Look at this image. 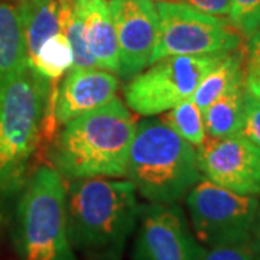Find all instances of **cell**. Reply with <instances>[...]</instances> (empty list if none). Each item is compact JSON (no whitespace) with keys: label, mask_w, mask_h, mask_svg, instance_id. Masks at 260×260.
I'll return each instance as SVG.
<instances>
[{"label":"cell","mask_w":260,"mask_h":260,"mask_svg":"<svg viewBox=\"0 0 260 260\" xmlns=\"http://www.w3.org/2000/svg\"><path fill=\"white\" fill-rule=\"evenodd\" d=\"M68 239L91 260H120L133 234L140 204L129 179H68L65 185Z\"/></svg>","instance_id":"1"},{"label":"cell","mask_w":260,"mask_h":260,"mask_svg":"<svg viewBox=\"0 0 260 260\" xmlns=\"http://www.w3.org/2000/svg\"><path fill=\"white\" fill-rule=\"evenodd\" d=\"M136 121L119 99L65 123L49 148V159L67 179L126 177Z\"/></svg>","instance_id":"2"},{"label":"cell","mask_w":260,"mask_h":260,"mask_svg":"<svg viewBox=\"0 0 260 260\" xmlns=\"http://www.w3.org/2000/svg\"><path fill=\"white\" fill-rule=\"evenodd\" d=\"M51 83L29 65L0 81V198L19 194L28 181Z\"/></svg>","instance_id":"3"},{"label":"cell","mask_w":260,"mask_h":260,"mask_svg":"<svg viewBox=\"0 0 260 260\" xmlns=\"http://www.w3.org/2000/svg\"><path fill=\"white\" fill-rule=\"evenodd\" d=\"M126 177L148 203L172 204L203 178L194 146L159 119L136 123Z\"/></svg>","instance_id":"4"},{"label":"cell","mask_w":260,"mask_h":260,"mask_svg":"<svg viewBox=\"0 0 260 260\" xmlns=\"http://www.w3.org/2000/svg\"><path fill=\"white\" fill-rule=\"evenodd\" d=\"M15 244L20 260H77L67 230L64 178L55 168L35 169L20 191Z\"/></svg>","instance_id":"5"},{"label":"cell","mask_w":260,"mask_h":260,"mask_svg":"<svg viewBox=\"0 0 260 260\" xmlns=\"http://www.w3.org/2000/svg\"><path fill=\"white\" fill-rule=\"evenodd\" d=\"M229 52L172 55L152 62L146 71L130 78L124 102L139 116L160 114L191 99L205 75Z\"/></svg>","instance_id":"6"},{"label":"cell","mask_w":260,"mask_h":260,"mask_svg":"<svg viewBox=\"0 0 260 260\" xmlns=\"http://www.w3.org/2000/svg\"><path fill=\"white\" fill-rule=\"evenodd\" d=\"M156 9L158 39L149 65L165 56L232 52L242 47L240 32L223 16L169 0H160Z\"/></svg>","instance_id":"7"},{"label":"cell","mask_w":260,"mask_h":260,"mask_svg":"<svg viewBox=\"0 0 260 260\" xmlns=\"http://www.w3.org/2000/svg\"><path fill=\"white\" fill-rule=\"evenodd\" d=\"M185 203L194 236L208 247L247 244L259 207V197L242 195L201 178Z\"/></svg>","instance_id":"8"},{"label":"cell","mask_w":260,"mask_h":260,"mask_svg":"<svg viewBox=\"0 0 260 260\" xmlns=\"http://www.w3.org/2000/svg\"><path fill=\"white\" fill-rule=\"evenodd\" d=\"M133 244V260H198L204 247L177 204L140 205Z\"/></svg>","instance_id":"9"},{"label":"cell","mask_w":260,"mask_h":260,"mask_svg":"<svg viewBox=\"0 0 260 260\" xmlns=\"http://www.w3.org/2000/svg\"><path fill=\"white\" fill-rule=\"evenodd\" d=\"M195 150L203 178L237 194L260 197V148L243 135L208 136Z\"/></svg>","instance_id":"10"},{"label":"cell","mask_w":260,"mask_h":260,"mask_svg":"<svg viewBox=\"0 0 260 260\" xmlns=\"http://www.w3.org/2000/svg\"><path fill=\"white\" fill-rule=\"evenodd\" d=\"M109 8L119 45V75L129 80L150 62L158 39V9L152 0H110Z\"/></svg>","instance_id":"11"},{"label":"cell","mask_w":260,"mask_h":260,"mask_svg":"<svg viewBox=\"0 0 260 260\" xmlns=\"http://www.w3.org/2000/svg\"><path fill=\"white\" fill-rule=\"evenodd\" d=\"M119 88L117 78L102 68H71L58 87L55 119L64 126L78 116L97 110L113 99Z\"/></svg>","instance_id":"12"},{"label":"cell","mask_w":260,"mask_h":260,"mask_svg":"<svg viewBox=\"0 0 260 260\" xmlns=\"http://www.w3.org/2000/svg\"><path fill=\"white\" fill-rule=\"evenodd\" d=\"M97 68L119 73V45L107 0H74Z\"/></svg>","instance_id":"13"},{"label":"cell","mask_w":260,"mask_h":260,"mask_svg":"<svg viewBox=\"0 0 260 260\" xmlns=\"http://www.w3.org/2000/svg\"><path fill=\"white\" fill-rule=\"evenodd\" d=\"M28 61L39 47L59 32V0H19Z\"/></svg>","instance_id":"14"},{"label":"cell","mask_w":260,"mask_h":260,"mask_svg":"<svg viewBox=\"0 0 260 260\" xmlns=\"http://www.w3.org/2000/svg\"><path fill=\"white\" fill-rule=\"evenodd\" d=\"M28 67L18 5L0 2V81Z\"/></svg>","instance_id":"15"},{"label":"cell","mask_w":260,"mask_h":260,"mask_svg":"<svg viewBox=\"0 0 260 260\" xmlns=\"http://www.w3.org/2000/svg\"><path fill=\"white\" fill-rule=\"evenodd\" d=\"M244 77L214 100L204 114L205 132L210 138H224L240 133L244 112Z\"/></svg>","instance_id":"16"},{"label":"cell","mask_w":260,"mask_h":260,"mask_svg":"<svg viewBox=\"0 0 260 260\" xmlns=\"http://www.w3.org/2000/svg\"><path fill=\"white\" fill-rule=\"evenodd\" d=\"M246 54L236 49L224 56L213 70L205 75L192 94L194 103L204 112L205 109L227 91L237 80L244 77Z\"/></svg>","instance_id":"17"},{"label":"cell","mask_w":260,"mask_h":260,"mask_svg":"<svg viewBox=\"0 0 260 260\" xmlns=\"http://www.w3.org/2000/svg\"><path fill=\"white\" fill-rule=\"evenodd\" d=\"M74 64V54L68 39L61 32L47 39L37 54L28 61V65L39 75L49 81L59 80Z\"/></svg>","instance_id":"18"},{"label":"cell","mask_w":260,"mask_h":260,"mask_svg":"<svg viewBox=\"0 0 260 260\" xmlns=\"http://www.w3.org/2000/svg\"><path fill=\"white\" fill-rule=\"evenodd\" d=\"M59 32L68 39L73 54V68H94L97 67L87 45L83 20L75 8L74 0H59Z\"/></svg>","instance_id":"19"},{"label":"cell","mask_w":260,"mask_h":260,"mask_svg":"<svg viewBox=\"0 0 260 260\" xmlns=\"http://www.w3.org/2000/svg\"><path fill=\"white\" fill-rule=\"evenodd\" d=\"M164 121L192 146H200L207 138L204 114L192 99H186L168 110Z\"/></svg>","instance_id":"20"},{"label":"cell","mask_w":260,"mask_h":260,"mask_svg":"<svg viewBox=\"0 0 260 260\" xmlns=\"http://www.w3.org/2000/svg\"><path fill=\"white\" fill-rule=\"evenodd\" d=\"M227 16L243 38H249L260 29V0H230Z\"/></svg>","instance_id":"21"},{"label":"cell","mask_w":260,"mask_h":260,"mask_svg":"<svg viewBox=\"0 0 260 260\" xmlns=\"http://www.w3.org/2000/svg\"><path fill=\"white\" fill-rule=\"evenodd\" d=\"M240 135L260 148V100L247 88L244 91V112Z\"/></svg>","instance_id":"22"},{"label":"cell","mask_w":260,"mask_h":260,"mask_svg":"<svg viewBox=\"0 0 260 260\" xmlns=\"http://www.w3.org/2000/svg\"><path fill=\"white\" fill-rule=\"evenodd\" d=\"M198 260H256V253L247 244H233V246H217L204 249Z\"/></svg>","instance_id":"23"},{"label":"cell","mask_w":260,"mask_h":260,"mask_svg":"<svg viewBox=\"0 0 260 260\" xmlns=\"http://www.w3.org/2000/svg\"><path fill=\"white\" fill-rule=\"evenodd\" d=\"M185 3L215 16H227L230 10V0H185Z\"/></svg>","instance_id":"24"},{"label":"cell","mask_w":260,"mask_h":260,"mask_svg":"<svg viewBox=\"0 0 260 260\" xmlns=\"http://www.w3.org/2000/svg\"><path fill=\"white\" fill-rule=\"evenodd\" d=\"M244 85L253 95L260 100V68L246 61L244 65Z\"/></svg>","instance_id":"25"},{"label":"cell","mask_w":260,"mask_h":260,"mask_svg":"<svg viewBox=\"0 0 260 260\" xmlns=\"http://www.w3.org/2000/svg\"><path fill=\"white\" fill-rule=\"evenodd\" d=\"M246 61L250 64L257 65L260 68V29L253 32L250 37L247 38V45H246Z\"/></svg>","instance_id":"26"},{"label":"cell","mask_w":260,"mask_h":260,"mask_svg":"<svg viewBox=\"0 0 260 260\" xmlns=\"http://www.w3.org/2000/svg\"><path fill=\"white\" fill-rule=\"evenodd\" d=\"M250 246L253 251L256 253V256H260V200L259 207H257V213H256L254 225H253V233H251Z\"/></svg>","instance_id":"27"},{"label":"cell","mask_w":260,"mask_h":260,"mask_svg":"<svg viewBox=\"0 0 260 260\" xmlns=\"http://www.w3.org/2000/svg\"><path fill=\"white\" fill-rule=\"evenodd\" d=\"M256 260H260V256H256Z\"/></svg>","instance_id":"28"},{"label":"cell","mask_w":260,"mask_h":260,"mask_svg":"<svg viewBox=\"0 0 260 260\" xmlns=\"http://www.w3.org/2000/svg\"><path fill=\"white\" fill-rule=\"evenodd\" d=\"M159 2H160V0H159Z\"/></svg>","instance_id":"29"}]
</instances>
